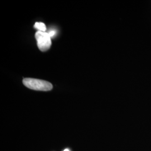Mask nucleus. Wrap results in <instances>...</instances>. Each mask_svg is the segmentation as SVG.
<instances>
[{
  "instance_id": "nucleus-2",
  "label": "nucleus",
  "mask_w": 151,
  "mask_h": 151,
  "mask_svg": "<svg viewBox=\"0 0 151 151\" xmlns=\"http://www.w3.org/2000/svg\"><path fill=\"white\" fill-rule=\"evenodd\" d=\"M35 37L37 41L38 48L41 51L45 52L50 48L52 41L48 32H37Z\"/></svg>"
},
{
  "instance_id": "nucleus-5",
  "label": "nucleus",
  "mask_w": 151,
  "mask_h": 151,
  "mask_svg": "<svg viewBox=\"0 0 151 151\" xmlns=\"http://www.w3.org/2000/svg\"><path fill=\"white\" fill-rule=\"evenodd\" d=\"M63 151H70V150H69L68 149H65V150Z\"/></svg>"
},
{
  "instance_id": "nucleus-3",
  "label": "nucleus",
  "mask_w": 151,
  "mask_h": 151,
  "mask_svg": "<svg viewBox=\"0 0 151 151\" xmlns=\"http://www.w3.org/2000/svg\"><path fill=\"white\" fill-rule=\"evenodd\" d=\"M34 28L37 29L38 30V32H45L47 28L45 25L43 23V22H35L34 26Z\"/></svg>"
},
{
  "instance_id": "nucleus-1",
  "label": "nucleus",
  "mask_w": 151,
  "mask_h": 151,
  "mask_svg": "<svg viewBox=\"0 0 151 151\" xmlns=\"http://www.w3.org/2000/svg\"><path fill=\"white\" fill-rule=\"evenodd\" d=\"M22 82L23 84L27 87L34 90L47 91L53 88V85L51 83L42 80L26 78L23 80Z\"/></svg>"
},
{
  "instance_id": "nucleus-4",
  "label": "nucleus",
  "mask_w": 151,
  "mask_h": 151,
  "mask_svg": "<svg viewBox=\"0 0 151 151\" xmlns=\"http://www.w3.org/2000/svg\"><path fill=\"white\" fill-rule=\"evenodd\" d=\"M56 31L54 30H50L49 32H48L49 35H50V38H54L55 37V35H56Z\"/></svg>"
}]
</instances>
